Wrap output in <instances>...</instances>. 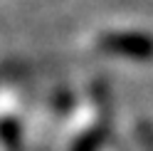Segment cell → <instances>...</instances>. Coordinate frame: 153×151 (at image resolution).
<instances>
[{
	"instance_id": "cell-1",
	"label": "cell",
	"mask_w": 153,
	"mask_h": 151,
	"mask_svg": "<svg viewBox=\"0 0 153 151\" xmlns=\"http://www.w3.org/2000/svg\"><path fill=\"white\" fill-rule=\"evenodd\" d=\"M111 97L104 82H91L72 99L64 117V151H104L109 144Z\"/></svg>"
},
{
	"instance_id": "cell-3",
	"label": "cell",
	"mask_w": 153,
	"mask_h": 151,
	"mask_svg": "<svg viewBox=\"0 0 153 151\" xmlns=\"http://www.w3.org/2000/svg\"><path fill=\"white\" fill-rule=\"evenodd\" d=\"M136 144L141 151H153V124H148V121L136 124Z\"/></svg>"
},
{
	"instance_id": "cell-2",
	"label": "cell",
	"mask_w": 153,
	"mask_h": 151,
	"mask_svg": "<svg viewBox=\"0 0 153 151\" xmlns=\"http://www.w3.org/2000/svg\"><path fill=\"white\" fill-rule=\"evenodd\" d=\"M94 50L106 57L151 62L153 60V35L138 27H114L101 30L94 37Z\"/></svg>"
},
{
	"instance_id": "cell-4",
	"label": "cell",
	"mask_w": 153,
	"mask_h": 151,
	"mask_svg": "<svg viewBox=\"0 0 153 151\" xmlns=\"http://www.w3.org/2000/svg\"><path fill=\"white\" fill-rule=\"evenodd\" d=\"M104 151H121V149H116V146H114L111 141H109V144H106V149H104Z\"/></svg>"
}]
</instances>
